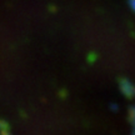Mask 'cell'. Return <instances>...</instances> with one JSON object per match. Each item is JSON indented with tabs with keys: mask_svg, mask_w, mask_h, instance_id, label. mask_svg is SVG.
<instances>
[{
	"mask_svg": "<svg viewBox=\"0 0 135 135\" xmlns=\"http://www.w3.org/2000/svg\"><path fill=\"white\" fill-rule=\"evenodd\" d=\"M120 88L123 93L125 94L126 97H134L135 95V86L131 84L130 81H128V80H123L120 83Z\"/></svg>",
	"mask_w": 135,
	"mask_h": 135,
	"instance_id": "obj_1",
	"label": "cell"
},
{
	"mask_svg": "<svg viewBox=\"0 0 135 135\" xmlns=\"http://www.w3.org/2000/svg\"><path fill=\"white\" fill-rule=\"evenodd\" d=\"M130 120L135 125V108H131V110H130Z\"/></svg>",
	"mask_w": 135,
	"mask_h": 135,
	"instance_id": "obj_2",
	"label": "cell"
},
{
	"mask_svg": "<svg viewBox=\"0 0 135 135\" xmlns=\"http://www.w3.org/2000/svg\"><path fill=\"white\" fill-rule=\"evenodd\" d=\"M129 1V5L131 6V9L135 11V0H128Z\"/></svg>",
	"mask_w": 135,
	"mask_h": 135,
	"instance_id": "obj_3",
	"label": "cell"
},
{
	"mask_svg": "<svg viewBox=\"0 0 135 135\" xmlns=\"http://www.w3.org/2000/svg\"><path fill=\"white\" fill-rule=\"evenodd\" d=\"M134 135H135V133H134Z\"/></svg>",
	"mask_w": 135,
	"mask_h": 135,
	"instance_id": "obj_4",
	"label": "cell"
}]
</instances>
